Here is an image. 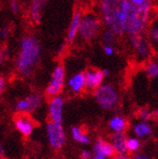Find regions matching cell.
<instances>
[{"mask_svg": "<svg viewBox=\"0 0 158 159\" xmlns=\"http://www.w3.org/2000/svg\"><path fill=\"white\" fill-rule=\"evenodd\" d=\"M127 137L124 132L113 133L110 136V143L112 144L115 153H125L128 152L127 150Z\"/></svg>", "mask_w": 158, "mask_h": 159, "instance_id": "15", "label": "cell"}, {"mask_svg": "<svg viewBox=\"0 0 158 159\" xmlns=\"http://www.w3.org/2000/svg\"><path fill=\"white\" fill-rule=\"evenodd\" d=\"M42 54V47L39 40L32 36L22 37L20 42V50L16 59V69L22 77L32 75L38 65Z\"/></svg>", "mask_w": 158, "mask_h": 159, "instance_id": "2", "label": "cell"}, {"mask_svg": "<svg viewBox=\"0 0 158 159\" xmlns=\"http://www.w3.org/2000/svg\"><path fill=\"white\" fill-rule=\"evenodd\" d=\"M141 141L137 137H130L127 139V150L129 153H137L141 148Z\"/></svg>", "mask_w": 158, "mask_h": 159, "instance_id": "24", "label": "cell"}, {"mask_svg": "<svg viewBox=\"0 0 158 159\" xmlns=\"http://www.w3.org/2000/svg\"><path fill=\"white\" fill-rule=\"evenodd\" d=\"M94 99L101 109L111 111L116 108L120 102V94L115 87L110 84H103L93 91Z\"/></svg>", "mask_w": 158, "mask_h": 159, "instance_id": "6", "label": "cell"}, {"mask_svg": "<svg viewBox=\"0 0 158 159\" xmlns=\"http://www.w3.org/2000/svg\"><path fill=\"white\" fill-rule=\"evenodd\" d=\"M7 57H8V49L6 47L0 48V67H1L5 63Z\"/></svg>", "mask_w": 158, "mask_h": 159, "instance_id": "28", "label": "cell"}, {"mask_svg": "<svg viewBox=\"0 0 158 159\" xmlns=\"http://www.w3.org/2000/svg\"><path fill=\"white\" fill-rule=\"evenodd\" d=\"M102 73H103L105 78H108L111 75V71L109 69H107V68H104V69H102Z\"/></svg>", "mask_w": 158, "mask_h": 159, "instance_id": "36", "label": "cell"}, {"mask_svg": "<svg viewBox=\"0 0 158 159\" xmlns=\"http://www.w3.org/2000/svg\"><path fill=\"white\" fill-rule=\"evenodd\" d=\"M153 113L151 112V110L147 109V108H142L138 111L137 116L139 117V119L141 121H144V122H149L152 119L153 117Z\"/></svg>", "mask_w": 158, "mask_h": 159, "instance_id": "25", "label": "cell"}, {"mask_svg": "<svg viewBox=\"0 0 158 159\" xmlns=\"http://www.w3.org/2000/svg\"><path fill=\"white\" fill-rule=\"evenodd\" d=\"M157 147H158V143H157Z\"/></svg>", "mask_w": 158, "mask_h": 159, "instance_id": "39", "label": "cell"}, {"mask_svg": "<svg viewBox=\"0 0 158 159\" xmlns=\"http://www.w3.org/2000/svg\"><path fill=\"white\" fill-rule=\"evenodd\" d=\"M84 80H85V89L88 91H94L99 86L103 84L104 75L102 70L97 68H88L84 72Z\"/></svg>", "mask_w": 158, "mask_h": 159, "instance_id": "12", "label": "cell"}, {"mask_svg": "<svg viewBox=\"0 0 158 159\" xmlns=\"http://www.w3.org/2000/svg\"><path fill=\"white\" fill-rule=\"evenodd\" d=\"M29 1H31V3H32V2H37V1L44 2V1H46V0H29Z\"/></svg>", "mask_w": 158, "mask_h": 159, "instance_id": "37", "label": "cell"}, {"mask_svg": "<svg viewBox=\"0 0 158 159\" xmlns=\"http://www.w3.org/2000/svg\"><path fill=\"white\" fill-rule=\"evenodd\" d=\"M145 72L149 79L158 78V60L149 59L146 62Z\"/></svg>", "mask_w": 158, "mask_h": 159, "instance_id": "21", "label": "cell"}, {"mask_svg": "<svg viewBox=\"0 0 158 159\" xmlns=\"http://www.w3.org/2000/svg\"><path fill=\"white\" fill-rule=\"evenodd\" d=\"M130 3L135 5V6H140V5H143L144 3H146L147 0H129Z\"/></svg>", "mask_w": 158, "mask_h": 159, "instance_id": "34", "label": "cell"}, {"mask_svg": "<svg viewBox=\"0 0 158 159\" xmlns=\"http://www.w3.org/2000/svg\"><path fill=\"white\" fill-rule=\"evenodd\" d=\"M83 17H84V13L81 10H76L72 14V17H71L67 29L65 42H64L66 46L72 44L76 40V38L79 36V30H80Z\"/></svg>", "mask_w": 158, "mask_h": 159, "instance_id": "11", "label": "cell"}, {"mask_svg": "<svg viewBox=\"0 0 158 159\" xmlns=\"http://www.w3.org/2000/svg\"><path fill=\"white\" fill-rule=\"evenodd\" d=\"M80 159H92V152L89 149H83L80 153Z\"/></svg>", "mask_w": 158, "mask_h": 159, "instance_id": "30", "label": "cell"}, {"mask_svg": "<svg viewBox=\"0 0 158 159\" xmlns=\"http://www.w3.org/2000/svg\"><path fill=\"white\" fill-rule=\"evenodd\" d=\"M131 8L129 0H100L98 15L105 28L117 35H125L126 25Z\"/></svg>", "mask_w": 158, "mask_h": 159, "instance_id": "1", "label": "cell"}, {"mask_svg": "<svg viewBox=\"0 0 158 159\" xmlns=\"http://www.w3.org/2000/svg\"><path fill=\"white\" fill-rule=\"evenodd\" d=\"M63 109H64V99L62 96H54L50 98L48 105V114L51 121L62 123L63 121Z\"/></svg>", "mask_w": 158, "mask_h": 159, "instance_id": "10", "label": "cell"}, {"mask_svg": "<svg viewBox=\"0 0 158 159\" xmlns=\"http://www.w3.org/2000/svg\"><path fill=\"white\" fill-rule=\"evenodd\" d=\"M14 125L16 129L25 137L31 136L35 128L34 120L26 114H18L14 118Z\"/></svg>", "mask_w": 158, "mask_h": 159, "instance_id": "13", "label": "cell"}, {"mask_svg": "<svg viewBox=\"0 0 158 159\" xmlns=\"http://www.w3.org/2000/svg\"><path fill=\"white\" fill-rule=\"evenodd\" d=\"M109 128L113 133L124 132L128 128V121L125 117L120 115H115L109 120Z\"/></svg>", "mask_w": 158, "mask_h": 159, "instance_id": "16", "label": "cell"}, {"mask_svg": "<svg viewBox=\"0 0 158 159\" xmlns=\"http://www.w3.org/2000/svg\"><path fill=\"white\" fill-rule=\"evenodd\" d=\"M127 41L132 49L135 57L141 62H147L151 59L154 52L147 33L137 35H127Z\"/></svg>", "mask_w": 158, "mask_h": 159, "instance_id": "5", "label": "cell"}, {"mask_svg": "<svg viewBox=\"0 0 158 159\" xmlns=\"http://www.w3.org/2000/svg\"><path fill=\"white\" fill-rule=\"evenodd\" d=\"M133 133L139 139H144L152 134V128L147 122L140 121L134 124L133 126Z\"/></svg>", "mask_w": 158, "mask_h": 159, "instance_id": "18", "label": "cell"}, {"mask_svg": "<svg viewBox=\"0 0 158 159\" xmlns=\"http://www.w3.org/2000/svg\"><path fill=\"white\" fill-rule=\"evenodd\" d=\"M133 159H152V158L146 153L137 152V153H135V155L133 156Z\"/></svg>", "mask_w": 158, "mask_h": 159, "instance_id": "32", "label": "cell"}, {"mask_svg": "<svg viewBox=\"0 0 158 159\" xmlns=\"http://www.w3.org/2000/svg\"><path fill=\"white\" fill-rule=\"evenodd\" d=\"M103 52L107 57H113L115 52V46L112 45H103Z\"/></svg>", "mask_w": 158, "mask_h": 159, "instance_id": "26", "label": "cell"}, {"mask_svg": "<svg viewBox=\"0 0 158 159\" xmlns=\"http://www.w3.org/2000/svg\"><path fill=\"white\" fill-rule=\"evenodd\" d=\"M0 158H1V159H5L6 158L5 148H4V147L1 144H0Z\"/></svg>", "mask_w": 158, "mask_h": 159, "instance_id": "35", "label": "cell"}, {"mask_svg": "<svg viewBox=\"0 0 158 159\" xmlns=\"http://www.w3.org/2000/svg\"><path fill=\"white\" fill-rule=\"evenodd\" d=\"M154 16V8L151 0L140 6L131 4L130 12L126 25L125 35H137L147 33V29L152 22Z\"/></svg>", "mask_w": 158, "mask_h": 159, "instance_id": "3", "label": "cell"}, {"mask_svg": "<svg viewBox=\"0 0 158 159\" xmlns=\"http://www.w3.org/2000/svg\"><path fill=\"white\" fill-rule=\"evenodd\" d=\"M113 159H133V157L128 153H115V155L112 157Z\"/></svg>", "mask_w": 158, "mask_h": 159, "instance_id": "31", "label": "cell"}, {"mask_svg": "<svg viewBox=\"0 0 158 159\" xmlns=\"http://www.w3.org/2000/svg\"><path fill=\"white\" fill-rule=\"evenodd\" d=\"M46 132L49 145L52 149L58 150L65 145L66 133L62 126V123H57L50 120L47 123Z\"/></svg>", "mask_w": 158, "mask_h": 159, "instance_id": "8", "label": "cell"}, {"mask_svg": "<svg viewBox=\"0 0 158 159\" xmlns=\"http://www.w3.org/2000/svg\"><path fill=\"white\" fill-rule=\"evenodd\" d=\"M43 103V96L40 93H30L16 103L15 109L18 114L30 115L37 111Z\"/></svg>", "mask_w": 158, "mask_h": 159, "instance_id": "9", "label": "cell"}, {"mask_svg": "<svg viewBox=\"0 0 158 159\" xmlns=\"http://www.w3.org/2000/svg\"><path fill=\"white\" fill-rule=\"evenodd\" d=\"M65 78L66 73L64 66L62 64H57L52 70L49 84L46 87L45 92L47 96L49 98H52L60 95L65 84Z\"/></svg>", "mask_w": 158, "mask_h": 159, "instance_id": "7", "label": "cell"}, {"mask_svg": "<svg viewBox=\"0 0 158 159\" xmlns=\"http://www.w3.org/2000/svg\"><path fill=\"white\" fill-rule=\"evenodd\" d=\"M4 89H5V80L1 75H0V96H1V94L3 93Z\"/></svg>", "mask_w": 158, "mask_h": 159, "instance_id": "33", "label": "cell"}, {"mask_svg": "<svg viewBox=\"0 0 158 159\" xmlns=\"http://www.w3.org/2000/svg\"><path fill=\"white\" fill-rule=\"evenodd\" d=\"M42 9H43V2L37 1L32 2L29 8V18L33 23L38 25L42 20Z\"/></svg>", "mask_w": 158, "mask_h": 159, "instance_id": "19", "label": "cell"}, {"mask_svg": "<svg viewBox=\"0 0 158 159\" xmlns=\"http://www.w3.org/2000/svg\"><path fill=\"white\" fill-rule=\"evenodd\" d=\"M117 35L112 31L111 29L108 28H104L102 30V33L100 35L101 41L103 43V45H112L115 46V44L116 43V39H117Z\"/></svg>", "mask_w": 158, "mask_h": 159, "instance_id": "22", "label": "cell"}, {"mask_svg": "<svg viewBox=\"0 0 158 159\" xmlns=\"http://www.w3.org/2000/svg\"><path fill=\"white\" fill-rule=\"evenodd\" d=\"M11 33V29L8 25H5V26H2L0 28V38L1 39H6L9 37Z\"/></svg>", "mask_w": 158, "mask_h": 159, "instance_id": "29", "label": "cell"}, {"mask_svg": "<svg viewBox=\"0 0 158 159\" xmlns=\"http://www.w3.org/2000/svg\"><path fill=\"white\" fill-rule=\"evenodd\" d=\"M91 152H92V159H108V157L106 156L103 149L101 148L100 138L97 139L96 142L93 144V148Z\"/></svg>", "mask_w": 158, "mask_h": 159, "instance_id": "23", "label": "cell"}, {"mask_svg": "<svg viewBox=\"0 0 158 159\" xmlns=\"http://www.w3.org/2000/svg\"><path fill=\"white\" fill-rule=\"evenodd\" d=\"M103 29L104 25L99 15L92 12L85 13L79 30V38L84 42H91L100 37Z\"/></svg>", "mask_w": 158, "mask_h": 159, "instance_id": "4", "label": "cell"}, {"mask_svg": "<svg viewBox=\"0 0 158 159\" xmlns=\"http://www.w3.org/2000/svg\"><path fill=\"white\" fill-rule=\"evenodd\" d=\"M147 33L149 40H151L154 52H158V18H155L152 20Z\"/></svg>", "mask_w": 158, "mask_h": 159, "instance_id": "20", "label": "cell"}, {"mask_svg": "<svg viewBox=\"0 0 158 159\" xmlns=\"http://www.w3.org/2000/svg\"><path fill=\"white\" fill-rule=\"evenodd\" d=\"M70 134H71V137H72V139L76 143H78V144L83 145V146H86V145L90 144L89 137L88 136V134H86L84 131V129L80 126L74 125V126L71 127Z\"/></svg>", "mask_w": 158, "mask_h": 159, "instance_id": "17", "label": "cell"}, {"mask_svg": "<svg viewBox=\"0 0 158 159\" xmlns=\"http://www.w3.org/2000/svg\"><path fill=\"white\" fill-rule=\"evenodd\" d=\"M67 86L71 92L82 93L85 89V80L84 72H78L71 76L67 81Z\"/></svg>", "mask_w": 158, "mask_h": 159, "instance_id": "14", "label": "cell"}, {"mask_svg": "<svg viewBox=\"0 0 158 159\" xmlns=\"http://www.w3.org/2000/svg\"><path fill=\"white\" fill-rule=\"evenodd\" d=\"M9 7L13 13L17 14L20 10V4L19 0H11L9 3Z\"/></svg>", "mask_w": 158, "mask_h": 159, "instance_id": "27", "label": "cell"}, {"mask_svg": "<svg viewBox=\"0 0 158 159\" xmlns=\"http://www.w3.org/2000/svg\"><path fill=\"white\" fill-rule=\"evenodd\" d=\"M154 115H155V116H158V109H157V110H156V112H155V113H154Z\"/></svg>", "mask_w": 158, "mask_h": 159, "instance_id": "38", "label": "cell"}]
</instances>
